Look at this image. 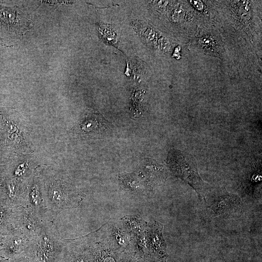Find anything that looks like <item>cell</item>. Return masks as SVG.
Segmentation results:
<instances>
[{"mask_svg":"<svg viewBox=\"0 0 262 262\" xmlns=\"http://www.w3.org/2000/svg\"><path fill=\"white\" fill-rule=\"evenodd\" d=\"M190 2L197 10H203L204 8V5L202 1L198 0H190Z\"/></svg>","mask_w":262,"mask_h":262,"instance_id":"14","label":"cell"},{"mask_svg":"<svg viewBox=\"0 0 262 262\" xmlns=\"http://www.w3.org/2000/svg\"><path fill=\"white\" fill-rule=\"evenodd\" d=\"M75 262H84L82 259H78Z\"/></svg>","mask_w":262,"mask_h":262,"instance_id":"15","label":"cell"},{"mask_svg":"<svg viewBox=\"0 0 262 262\" xmlns=\"http://www.w3.org/2000/svg\"><path fill=\"white\" fill-rule=\"evenodd\" d=\"M65 243L55 225L48 219L39 234L29 240L25 250L36 262H54L56 256L65 247Z\"/></svg>","mask_w":262,"mask_h":262,"instance_id":"4","label":"cell"},{"mask_svg":"<svg viewBox=\"0 0 262 262\" xmlns=\"http://www.w3.org/2000/svg\"><path fill=\"white\" fill-rule=\"evenodd\" d=\"M30 181L4 176L2 199L13 207L27 206Z\"/></svg>","mask_w":262,"mask_h":262,"instance_id":"7","label":"cell"},{"mask_svg":"<svg viewBox=\"0 0 262 262\" xmlns=\"http://www.w3.org/2000/svg\"><path fill=\"white\" fill-rule=\"evenodd\" d=\"M29 240L20 230L15 229L1 238L0 253L6 257H13L25 249Z\"/></svg>","mask_w":262,"mask_h":262,"instance_id":"9","label":"cell"},{"mask_svg":"<svg viewBox=\"0 0 262 262\" xmlns=\"http://www.w3.org/2000/svg\"><path fill=\"white\" fill-rule=\"evenodd\" d=\"M27 206L43 219H49L43 184L37 169L29 183Z\"/></svg>","mask_w":262,"mask_h":262,"instance_id":"8","label":"cell"},{"mask_svg":"<svg viewBox=\"0 0 262 262\" xmlns=\"http://www.w3.org/2000/svg\"><path fill=\"white\" fill-rule=\"evenodd\" d=\"M4 175L3 171L0 170V199H2L3 196V182Z\"/></svg>","mask_w":262,"mask_h":262,"instance_id":"13","label":"cell"},{"mask_svg":"<svg viewBox=\"0 0 262 262\" xmlns=\"http://www.w3.org/2000/svg\"><path fill=\"white\" fill-rule=\"evenodd\" d=\"M32 26L30 16L18 7L0 4V45L14 47Z\"/></svg>","mask_w":262,"mask_h":262,"instance_id":"3","label":"cell"},{"mask_svg":"<svg viewBox=\"0 0 262 262\" xmlns=\"http://www.w3.org/2000/svg\"><path fill=\"white\" fill-rule=\"evenodd\" d=\"M37 172L42 180L47 207L52 216L79 205L82 196L64 174L50 169H38Z\"/></svg>","mask_w":262,"mask_h":262,"instance_id":"1","label":"cell"},{"mask_svg":"<svg viewBox=\"0 0 262 262\" xmlns=\"http://www.w3.org/2000/svg\"><path fill=\"white\" fill-rule=\"evenodd\" d=\"M16 229L20 230L29 239L36 237L42 230L45 220L27 206L14 207Z\"/></svg>","mask_w":262,"mask_h":262,"instance_id":"6","label":"cell"},{"mask_svg":"<svg viewBox=\"0 0 262 262\" xmlns=\"http://www.w3.org/2000/svg\"><path fill=\"white\" fill-rule=\"evenodd\" d=\"M205 196L207 212L213 218L227 219L241 214L243 202L237 195L229 193L226 189H220Z\"/></svg>","mask_w":262,"mask_h":262,"instance_id":"5","label":"cell"},{"mask_svg":"<svg viewBox=\"0 0 262 262\" xmlns=\"http://www.w3.org/2000/svg\"><path fill=\"white\" fill-rule=\"evenodd\" d=\"M16 229L14 207L0 199V236H3Z\"/></svg>","mask_w":262,"mask_h":262,"instance_id":"10","label":"cell"},{"mask_svg":"<svg viewBox=\"0 0 262 262\" xmlns=\"http://www.w3.org/2000/svg\"><path fill=\"white\" fill-rule=\"evenodd\" d=\"M185 16L184 11L180 7L175 8L171 12V20L176 23L181 21Z\"/></svg>","mask_w":262,"mask_h":262,"instance_id":"12","label":"cell"},{"mask_svg":"<svg viewBox=\"0 0 262 262\" xmlns=\"http://www.w3.org/2000/svg\"><path fill=\"white\" fill-rule=\"evenodd\" d=\"M97 31L100 38L105 43L118 48L119 35L114 25L100 22L97 24Z\"/></svg>","mask_w":262,"mask_h":262,"instance_id":"11","label":"cell"},{"mask_svg":"<svg viewBox=\"0 0 262 262\" xmlns=\"http://www.w3.org/2000/svg\"><path fill=\"white\" fill-rule=\"evenodd\" d=\"M168 164L172 173L181 179L196 193L200 201L205 200L210 191V185L199 175L195 158L190 154L180 150L171 149L168 156Z\"/></svg>","mask_w":262,"mask_h":262,"instance_id":"2","label":"cell"}]
</instances>
